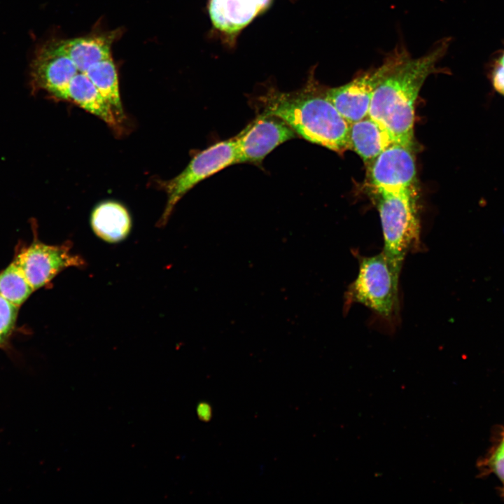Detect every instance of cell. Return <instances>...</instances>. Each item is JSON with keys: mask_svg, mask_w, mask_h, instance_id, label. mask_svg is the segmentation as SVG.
<instances>
[{"mask_svg": "<svg viewBox=\"0 0 504 504\" xmlns=\"http://www.w3.org/2000/svg\"><path fill=\"white\" fill-rule=\"evenodd\" d=\"M370 164L371 182L379 194L416 189L413 147L393 142Z\"/></svg>", "mask_w": 504, "mask_h": 504, "instance_id": "9", "label": "cell"}, {"mask_svg": "<svg viewBox=\"0 0 504 504\" xmlns=\"http://www.w3.org/2000/svg\"><path fill=\"white\" fill-rule=\"evenodd\" d=\"M72 243L48 245L34 241L23 249L15 259L29 282L36 290L48 284L59 272L68 267L83 269L84 258L71 252Z\"/></svg>", "mask_w": 504, "mask_h": 504, "instance_id": "7", "label": "cell"}, {"mask_svg": "<svg viewBox=\"0 0 504 504\" xmlns=\"http://www.w3.org/2000/svg\"><path fill=\"white\" fill-rule=\"evenodd\" d=\"M197 412L198 415L202 419H207L208 416L210 415V409H209L207 405L205 404L200 405L198 407Z\"/></svg>", "mask_w": 504, "mask_h": 504, "instance_id": "17", "label": "cell"}, {"mask_svg": "<svg viewBox=\"0 0 504 504\" xmlns=\"http://www.w3.org/2000/svg\"><path fill=\"white\" fill-rule=\"evenodd\" d=\"M447 39L437 41L424 55L413 58L408 52L376 88L368 116L382 125L395 142L414 147V108L426 80L438 72Z\"/></svg>", "mask_w": 504, "mask_h": 504, "instance_id": "1", "label": "cell"}, {"mask_svg": "<svg viewBox=\"0 0 504 504\" xmlns=\"http://www.w3.org/2000/svg\"><path fill=\"white\" fill-rule=\"evenodd\" d=\"M90 225L99 239L107 243L115 244L128 237L132 220L124 206L116 202L106 201L94 209L90 216Z\"/></svg>", "mask_w": 504, "mask_h": 504, "instance_id": "13", "label": "cell"}, {"mask_svg": "<svg viewBox=\"0 0 504 504\" xmlns=\"http://www.w3.org/2000/svg\"><path fill=\"white\" fill-rule=\"evenodd\" d=\"M393 142L389 132L368 115L349 125V149L369 164Z\"/></svg>", "mask_w": 504, "mask_h": 504, "instance_id": "12", "label": "cell"}, {"mask_svg": "<svg viewBox=\"0 0 504 504\" xmlns=\"http://www.w3.org/2000/svg\"><path fill=\"white\" fill-rule=\"evenodd\" d=\"M271 0H209L208 11L214 28L234 38L265 10Z\"/></svg>", "mask_w": 504, "mask_h": 504, "instance_id": "10", "label": "cell"}, {"mask_svg": "<svg viewBox=\"0 0 504 504\" xmlns=\"http://www.w3.org/2000/svg\"><path fill=\"white\" fill-rule=\"evenodd\" d=\"M34 290L15 260L0 273V294L13 304L20 307Z\"/></svg>", "mask_w": 504, "mask_h": 504, "instance_id": "14", "label": "cell"}, {"mask_svg": "<svg viewBox=\"0 0 504 504\" xmlns=\"http://www.w3.org/2000/svg\"><path fill=\"white\" fill-rule=\"evenodd\" d=\"M237 163L234 138L218 142L195 155L177 176L161 181L167 194V203L158 225L167 223L176 204L195 185L225 167Z\"/></svg>", "mask_w": 504, "mask_h": 504, "instance_id": "5", "label": "cell"}, {"mask_svg": "<svg viewBox=\"0 0 504 504\" xmlns=\"http://www.w3.org/2000/svg\"><path fill=\"white\" fill-rule=\"evenodd\" d=\"M19 307L0 294V346L5 343L14 328Z\"/></svg>", "mask_w": 504, "mask_h": 504, "instance_id": "16", "label": "cell"}, {"mask_svg": "<svg viewBox=\"0 0 504 504\" xmlns=\"http://www.w3.org/2000/svg\"><path fill=\"white\" fill-rule=\"evenodd\" d=\"M498 492L502 498H504V484H502L498 489Z\"/></svg>", "mask_w": 504, "mask_h": 504, "instance_id": "18", "label": "cell"}, {"mask_svg": "<svg viewBox=\"0 0 504 504\" xmlns=\"http://www.w3.org/2000/svg\"><path fill=\"white\" fill-rule=\"evenodd\" d=\"M72 60V59H71ZM74 63V76L64 94L62 99L77 104L88 112L102 119L108 125L118 130L119 124L112 106L102 95L88 76L90 66Z\"/></svg>", "mask_w": 504, "mask_h": 504, "instance_id": "11", "label": "cell"}, {"mask_svg": "<svg viewBox=\"0 0 504 504\" xmlns=\"http://www.w3.org/2000/svg\"><path fill=\"white\" fill-rule=\"evenodd\" d=\"M326 89L312 72L301 89L282 92L270 88L258 102L262 113L282 119L307 141L342 153L349 149L350 123L328 98Z\"/></svg>", "mask_w": 504, "mask_h": 504, "instance_id": "2", "label": "cell"}, {"mask_svg": "<svg viewBox=\"0 0 504 504\" xmlns=\"http://www.w3.org/2000/svg\"><path fill=\"white\" fill-rule=\"evenodd\" d=\"M400 272L383 251L360 257L356 278L349 286L346 302H357L386 319H392L398 309Z\"/></svg>", "mask_w": 504, "mask_h": 504, "instance_id": "4", "label": "cell"}, {"mask_svg": "<svg viewBox=\"0 0 504 504\" xmlns=\"http://www.w3.org/2000/svg\"><path fill=\"white\" fill-rule=\"evenodd\" d=\"M480 477L493 475L504 484V425L494 433L492 445L477 462Z\"/></svg>", "mask_w": 504, "mask_h": 504, "instance_id": "15", "label": "cell"}, {"mask_svg": "<svg viewBox=\"0 0 504 504\" xmlns=\"http://www.w3.org/2000/svg\"><path fill=\"white\" fill-rule=\"evenodd\" d=\"M377 209L384 237L383 253L400 272L406 255L420 244L416 189L379 194Z\"/></svg>", "mask_w": 504, "mask_h": 504, "instance_id": "3", "label": "cell"}, {"mask_svg": "<svg viewBox=\"0 0 504 504\" xmlns=\"http://www.w3.org/2000/svg\"><path fill=\"white\" fill-rule=\"evenodd\" d=\"M295 137V132L284 120L262 113L234 137L237 163L261 162L278 146Z\"/></svg>", "mask_w": 504, "mask_h": 504, "instance_id": "8", "label": "cell"}, {"mask_svg": "<svg viewBox=\"0 0 504 504\" xmlns=\"http://www.w3.org/2000/svg\"><path fill=\"white\" fill-rule=\"evenodd\" d=\"M408 52L403 45L398 46L380 66L358 74L344 85L327 88L328 98L349 123L364 118L368 115L374 92L380 82Z\"/></svg>", "mask_w": 504, "mask_h": 504, "instance_id": "6", "label": "cell"}]
</instances>
